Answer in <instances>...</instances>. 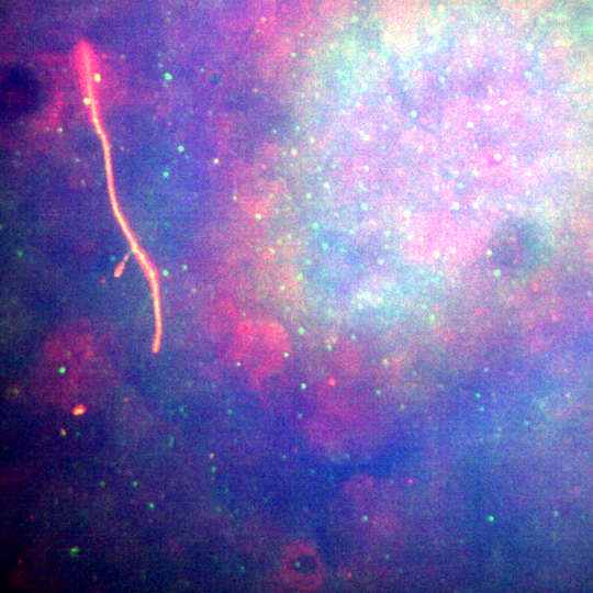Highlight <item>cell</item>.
<instances>
[{"instance_id": "cell-1", "label": "cell", "mask_w": 593, "mask_h": 593, "mask_svg": "<svg viewBox=\"0 0 593 593\" xmlns=\"http://www.w3.org/2000/svg\"><path fill=\"white\" fill-rule=\"evenodd\" d=\"M280 570L286 582L299 591L315 590L325 579L320 555L311 545L301 540L284 547L280 557Z\"/></svg>"}]
</instances>
